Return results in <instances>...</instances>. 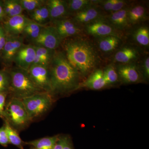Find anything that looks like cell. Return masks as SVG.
Listing matches in <instances>:
<instances>
[{"instance_id":"34","label":"cell","mask_w":149,"mask_h":149,"mask_svg":"<svg viewBox=\"0 0 149 149\" xmlns=\"http://www.w3.org/2000/svg\"><path fill=\"white\" fill-rule=\"evenodd\" d=\"M7 34L2 25H0V56L6 40Z\"/></svg>"},{"instance_id":"38","label":"cell","mask_w":149,"mask_h":149,"mask_svg":"<svg viewBox=\"0 0 149 149\" xmlns=\"http://www.w3.org/2000/svg\"><path fill=\"white\" fill-rule=\"evenodd\" d=\"M144 72L147 77L149 76V57L147 58L145 60L144 63Z\"/></svg>"},{"instance_id":"2","label":"cell","mask_w":149,"mask_h":149,"mask_svg":"<svg viewBox=\"0 0 149 149\" xmlns=\"http://www.w3.org/2000/svg\"><path fill=\"white\" fill-rule=\"evenodd\" d=\"M63 47L68 61L81 76L88 75L98 64L97 51L88 40L80 38L69 39Z\"/></svg>"},{"instance_id":"19","label":"cell","mask_w":149,"mask_h":149,"mask_svg":"<svg viewBox=\"0 0 149 149\" xmlns=\"http://www.w3.org/2000/svg\"><path fill=\"white\" fill-rule=\"evenodd\" d=\"M112 24L116 27L123 29L128 25V10L123 9L121 10L113 13L110 17Z\"/></svg>"},{"instance_id":"41","label":"cell","mask_w":149,"mask_h":149,"mask_svg":"<svg viewBox=\"0 0 149 149\" xmlns=\"http://www.w3.org/2000/svg\"><path fill=\"white\" fill-rule=\"evenodd\" d=\"M35 149V148H33V149Z\"/></svg>"},{"instance_id":"21","label":"cell","mask_w":149,"mask_h":149,"mask_svg":"<svg viewBox=\"0 0 149 149\" xmlns=\"http://www.w3.org/2000/svg\"><path fill=\"white\" fill-rule=\"evenodd\" d=\"M4 126L9 144L19 149H23V146L25 145L24 142L22 141L15 129L6 121H5Z\"/></svg>"},{"instance_id":"12","label":"cell","mask_w":149,"mask_h":149,"mask_svg":"<svg viewBox=\"0 0 149 149\" xmlns=\"http://www.w3.org/2000/svg\"><path fill=\"white\" fill-rule=\"evenodd\" d=\"M53 26L62 40L69 37H74L81 32V29L75 21L63 19L53 22Z\"/></svg>"},{"instance_id":"25","label":"cell","mask_w":149,"mask_h":149,"mask_svg":"<svg viewBox=\"0 0 149 149\" xmlns=\"http://www.w3.org/2000/svg\"><path fill=\"white\" fill-rule=\"evenodd\" d=\"M146 15V9L142 6L137 5L128 11V22L135 24L141 21Z\"/></svg>"},{"instance_id":"14","label":"cell","mask_w":149,"mask_h":149,"mask_svg":"<svg viewBox=\"0 0 149 149\" xmlns=\"http://www.w3.org/2000/svg\"><path fill=\"white\" fill-rule=\"evenodd\" d=\"M100 15L99 10L90 6L75 13L74 21L77 23L88 24L97 20Z\"/></svg>"},{"instance_id":"37","label":"cell","mask_w":149,"mask_h":149,"mask_svg":"<svg viewBox=\"0 0 149 149\" xmlns=\"http://www.w3.org/2000/svg\"><path fill=\"white\" fill-rule=\"evenodd\" d=\"M113 0H109L104 3V8L107 11H111L113 5Z\"/></svg>"},{"instance_id":"40","label":"cell","mask_w":149,"mask_h":149,"mask_svg":"<svg viewBox=\"0 0 149 149\" xmlns=\"http://www.w3.org/2000/svg\"><path fill=\"white\" fill-rule=\"evenodd\" d=\"M6 16L3 8V4L0 2V20H2Z\"/></svg>"},{"instance_id":"3","label":"cell","mask_w":149,"mask_h":149,"mask_svg":"<svg viewBox=\"0 0 149 149\" xmlns=\"http://www.w3.org/2000/svg\"><path fill=\"white\" fill-rule=\"evenodd\" d=\"M10 77V91L13 97L20 100L42 92L35 85L27 70L16 68L9 71Z\"/></svg>"},{"instance_id":"24","label":"cell","mask_w":149,"mask_h":149,"mask_svg":"<svg viewBox=\"0 0 149 149\" xmlns=\"http://www.w3.org/2000/svg\"><path fill=\"white\" fill-rule=\"evenodd\" d=\"M137 52L132 48L126 47L118 51L115 56V59L118 62L127 63L137 58Z\"/></svg>"},{"instance_id":"26","label":"cell","mask_w":149,"mask_h":149,"mask_svg":"<svg viewBox=\"0 0 149 149\" xmlns=\"http://www.w3.org/2000/svg\"><path fill=\"white\" fill-rule=\"evenodd\" d=\"M67 3L68 13H76L90 6L91 1L88 0H70Z\"/></svg>"},{"instance_id":"5","label":"cell","mask_w":149,"mask_h":149,"mask_svg":"<svg viewBox=\"0 0 149 149\" xmlns=\"http://www.w3.org/2000/svg\"><path fill=\"white\" fill-rule=\"evenodd\" d=\"M22 101L30 120L47 111L53 102L52 95L46 92L37 93Z\"/></svg>"},{"instance_id":"18","label":"cell","mask_w":149,"mask_h":149,"mask_svg":"<svg viewBox=\"0 0 149 149\" xmlns=\"http://www.w3.org/2000/svg\"><path fill=\"white\" fill-rule=\"evenodd\" d=\"M59 137L58 136L45 137L24 142V144L32 146L35 149H53Z\"/></svg>"},{"instance_id":"11","label":"cell","mask_w":149,"mask_h":149,"mask_svg":"<svg viewBox=\"0 0 149 149\" xmlns=\"http://www.w3.org/2000/svg\"><path fill=\"white\" fill-rule=\"evenodd\" d=\"M46 4L49 10V20L52 22L63 19L68 15L66 1L49 0L46 1Z\"/></svg>"},{"instance_id":"36","label":"cell","mask_w":149,"mask_h":149,"mask_svg":"<svg viewBox=\"0 0 149 149\" xmlns=\"http://www.w3.org/2000/svg\"><path fill=\"white\" fill-rule=\"evenodd\" d=\"M67 138V137H59L53 149H63Z\"/></svg>"},{"instance_id":"35","label":"cell","mask_w":149,"mask_h":149,"mask_svg":"<svg viewBox=\"0 0 149 149\" xmlns=\"http://www.w3.org/2000/svg\"><path fill=\"white\" fill-rule=\"evenodd\" d=\"M125 2L124 1L120 0H113V5L112 11H118L123 9V7L125 6Z\"/></svg>"},{"instance_id":"30","label":"cell","mask_w":149,"mask_h":149,"mask_svg":"<svg viewBox=\"0 0 149 149\" xmlns=\"http://www.w3.org/2000/svg\"><path fill=\"white\" fill-rule=\"evenodd\" d=\"M104 76L107 85L113 84L117 82L118 74L114 67H108L103 71Z\"/></svg>"},{"instance_id":"7","label":"cell","mask_w":149,"mask_h":149,"mask_svg":"<svg viewBox=\"0 0 149 149\" xmlns=\"http://www.w3.org/2000/svg\"><path fill=\"white\" fill-rule=\"evenodd\" d=\"M35 85L44 92L50 93V74L47 67L32 65L27 70Z\"/></svg>"},{"instance_id":"32","label":"cell","mask_w":149,"mask_h":149,"mask_svg":"<svg viewBox=\"0 0 149 149\" xmlns=\"http://www.w3.org/2000/svg\"><path fill=\"white\" fill-rule=\"evenodd\" d=\"M9 144V143L3 125L0 128V145L3 147H7Z\"/></svg>"},{"instance_id":"13","label":"cell","mask_w":149,"mask_h":149,"mask_svg":"<svg viewBox=\"0 0 149 149\" xmlns=\"http://www.w3.org/2000/svg\"><path fill=\"white\" fill-rule=\"evenodd\" d=\"M86 30L91 35L100 37L112 35L113 32V28L110 24L97 19L87 24Z\"/></svg>"},{"instance_id":"20","label":"cell","mask_w":149,"mask_h":149,"mask_svg":"<svg viewBox=\"0 0 149 149\" xmlns=\"http://www.w3.org/2000/svg\"><path fill=\"white\" fill-rule=\"evenodd\" d=\"M44 26L38 24L30 19L29 22L24 27L22 35L32 42L39 36Z\"/></svg>"},{"instance_id":"9","label":"cell","mask_w":149,"mask_h":149,"mask_svg":"<svg viewBox=\"0 0 149 149\" xmlns=\"http://www.w3.org/2000/svg\"><path fill=\"white\" fill-rule=\"evenodd\" d=\"M35 55V45H24L17 52L14 59L13 62L18 68L27 70L33 64Z\"/></svg>"},{"instance_id":"39","label":"cell","mask_w":149,"mask_h":149,"mask_svg":"<svg viewBox=\"0 0 149 149\" xmlns=\"http://www.w3.org/2000/svg\"><path fill=\"white\" fill-rule=\"evenodd\" d=\"M63 149H73L71 141L68 138H67Z\"/></svg>"},{"instance_id":"22","label":"cell","mask_w":149,"mask_h":149,"mask_svg":"<svg viewBox=\"0 0 149 149\" xmlns=\"http://www.w3.org/2000/svg\"><path fill=\"white\" fill-rule=\"evenodd\" d=\"M30 19L43 25L49 20V15L46 4L41 6L30 13Z\"/></svg>"},{"instance_id":"1","label":"cell","mask_w":149,"mask_h":149,"mask_svg":"<svg viewBox=\"0 0 149 149\" xmlns=\"http://www.w3.org/2000/svg\"><path fill=\"white\" fill-rule=\"evenodd\" d=\"M48 67L51 95L69 93L79 87L81 75L69 63L63 52H55Z\"/></svg>"},{"instance_id":"8","label":"cell","mask_w":149,"mask_h":149,"mask_svg":"<svg viewBox=\"0 0 149 149\" xmlns=\"http://www.w3.org/2000/svg\"><path fill=\"white\" fill-rule=\"evenodd\" d=\"M24 37L20 36L7 35L6 40L1 56L3 61L7 64L13 62L17 52L24 45Z\"/></svg>"},{"instance_id":"15","label":"cell","mask_w":149,"mask_h":149,"mask_svg":"<svg viewBox=\"0 0 149 149\" xmlns=\"http://www.w3.org/2000/svg\"><path fill=\"white\" fill-rule=\"evenodd\" d=\"M35 46L36 55L32 65H42L48 67L55 50H53L41 46Z\"/></svg>"},{"instance_id":"29","label":"cell","mask_w":149,"mask_h":149,"mask_svg":"<svg viewBox=\"0 0 149 149\" xmlns=\"http://www.w3.org/2000/svg\"><path fill=\"white\" fill-rule=\"evenodd\" d=\"M10 85L9 72L0 71V93H8L10 91Z\"/></svg>"},{"instance_id":"4","label":"cell","mask_w":149,"mask_h":149,"mask_svg":"<svg viewBox=\"0 0 149 149\" xmlns=\"http://www.w3.org/2000/svg\"><path fill=\"white\" fill-rule=\"evenodd\" d=\"M3 118L15 129L24 128L31 121L22 100L16 98L6 106Z\"/></svg>"},{"instance_id":"16","label":"cell","mask_w":149,"mask_h":149,"mask_svg":"<svg viewBox=\"0 0 149 149\" xmlns=\"http://www.w3.org/2000/svg\"><path fill=\"white\" fill-rule=\"evenodd\" d=\"M107 85L104 76L103 71L96 70L89 76L83 85L92 90H99Z\"/></svg>"},{"instance_id":"10","label":"cell","mask_w":149,"mask_h":149,"mask_svg":"<svg viewBox=\"0 0 149 149\" xmlns=\"http://www.w3.org/2000/svg\"><path fill=\"white\" fill-rule=\"evenodd\" d=\"M30 19L22 15L9 17L3 25L7 35L18 36L22 35Z\"/></svg>"},{"instance_id":"6","label":"cell","mask_w":149,"mask_h":149,"mask_svg":"<svg viewBox=\"0 0 149 149\" xmlns=\"http://www.w3.org/2000/svg\"><path fill=\"white\" fill-rule=\"evenodd\" d=\"M62 40L54 26H44L39 36L32 42L34 45L55 50Z\"/></svg>"},{"instance_id":"23","label":"cell","mask_w":149,"mask_h":149,"mask_svg":"<svg viewBox=\"0 0 149 149\" xmlns=\"http://www.w3.org/2000/svg\"><path fill=\"white\" fill-rule=\"evenodd\" d=\"M120 39L114 35L107 36L99 41L100 49L104 52H109L114 50L120 43Z\"/></svg>"},{"instance_id":"17","label":"cell","mask_w":149,"mask_h":149,"mask_svg":"<svg viewBox=\"0 0 149 149\" xmlns=\"http://www.w3.org/2000/svg\"><path fill=\"white\" fill-rule=\"evenodd\" d=\"M118 74L124 82L134 83L138 82L140 75L136 67L131 65H124L118 68Z\"/></svg>"},{"instance_id":"31","label":"cell","mask_w":149,"mask_h":149,"mask_svg":"<svg viewBox=\"0 0 149 149\" xmlns=\"http://www.w3.org/2000/svg\"><path fill=\"white\" fill-rule=\"evenodd\" d=\"M10 2L15 16L22 15L24 10L19 3V0H10Z\"/></svg>"},{"instance_id":"27","label":"cell","mask_w":149,"mask_h":149,"mask_svg":"<svg viewBox=\"0 0 149 149\" xmlns=\"http://www.w3.org/2000/svg\"><path fill=\"white\" fill-rule=\"evenodd\" d=\"M23 10L32 12L41 6L45 4L46 1L43 0H19Z\"/></svg>"},{"instance_id":"33","label":"cell","mask_w":149,"mask_h":149,"mask_svg":"<svg viewBox=\"0 0 149 149\" xmlns=\"http://www.w3.org/2000/svg\"><path fill=\"white\" fill-rule=\"evenodd\" d=\"M8 93H0V117H3L6 107V101Z\"/></svg>"},{"instance_id":"28","label":"cell","mask_w":149,"mask_h":149,"mask_svg":"<svg viewBox=\"0 0 149 149\" xmlns=\"http://www.w3.org/2000/svg\"><path fill=\"white\" fill-rule=\"evenodd\" d=\"M135 39L137 42L144 46L149 45V31L148 27H142L137 30L135 34Z\"/></svg>"}]
</instances>
